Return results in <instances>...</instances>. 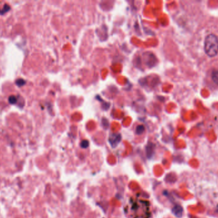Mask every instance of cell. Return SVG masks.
<instances>
[{
    "mask_svg": "<svg viewBox=\"0 0 218 218\" xmlns=\"http://www.w3.org/2000/svg\"><path fill=\"white\" fill-rule=\"evenodd\" d=\"M204 50L206 54L212 58L218 53V38L214 34L208 35L204 41Z\"/></svg>",
    "mask_w": 218,
    "mask_h": 218,
    "instance_id": "cell-1",
    "label": "cell"
},
{
    "mask_svg": "<svg viewBox=\"0 0 218 218\" xmlns=\"http://www.w3.org/2000/svg\"><path fill=\"white\" fill-rule=\"evenodd\" d=\"M121 140V136L119 134H113L109 138V142L112 147H116L120 142Z\"/></svg>",
    "mask_w": 218,
    "mask_h": 218,
    "instance_id": "cell-2",
    "label": "cell"
},
{
    "mask_svg": "<svg viewBox=\"0 0 218 218\" xmlns=\"http://www.w3.org/2000/svg\"><path fill=\"white\" fill-rule=\"evenodd\" d=\"M211 77L213 82L218 86V70H214L212 72Z\"/></svg>",
    "mask_w": 218,
    "mask_h": 218,
    "instance_id": "cell-3",
    "label": "cell"
},
{
    "mask_svg": "<svg viewBox=\"0 0 218 218\" xmlns=\"http://www.w3.org/2000/svg\"><path fill=\"white\" fill-rule=\"evenodd\" d=\"M145 130V128L143 125H139L136 129V133L138 134H141L143 133Z\"/></svg>",
    "mask_w": 218,
    "mask_h": 218,
    "instance_id": "cell-4",
    "label": "cell"
},
{
    "mask_svg": "<svg viewBox=\"0 0 218 218\" xmlns=\"http://www.w3.org/2000/svg\"><path fill=\"white\" fill-rule=\"evenodd\" d=\"M89 145V142L87 140L82 141L81 143V147L83 148H87Z\"/></svg>",
    "mask_w": 218,
    "mask_h": 218,
    "instance_id": "cell-5",
    "label": "cell"
}]
</instances>
